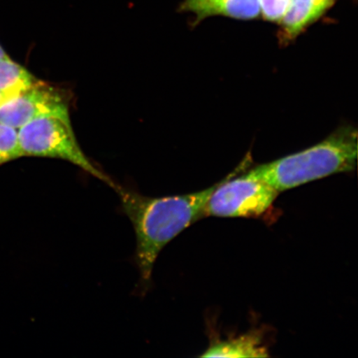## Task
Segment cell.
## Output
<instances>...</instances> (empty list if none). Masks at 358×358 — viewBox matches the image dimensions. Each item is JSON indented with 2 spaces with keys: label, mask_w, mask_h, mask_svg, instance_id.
Masks as SVG:
<instances>
[{
  "label": "cell",
  "mask_w": 358,
  "mask_h": 358,
  "mask_svg": "<svg viewBox=\"0 0 358 358\" xmlns=\"http://www.w3.org/2000/svg\"><path fill=\"white\" fill-rule=\"evenodd\" d=\"M6 96H3V94L0 93V104H1L2 101L6 99Z\"/></svg>",
  "instance_id": "cell-13"
},
{
  "label": "cell",
  "mask_w": 358,
  "mask_h": 358,
  "mask_svg": "<svg viewBox=\"0 0 358 358\" xmlns=\"http://www.w3.org/2000/svg\"><path fill=\"white\" fill-rule=\"evenodd\" d=\"M38 79L10 57L0 58V93L6 97L22 91Z\"/></svg>",
  "instance_id": "cell-9"
},
{
  "label": "cell",
  "mask_w": 358,
  "mask_h": 358,
  "mask_svg": "<svg viewBox=\"0 0 358 358\" xmlns=\"http://www.w3.org/2000/svg\"><path fill=\"white\" fill-rule=\"evenodd\" d=\"M220 182L194 194L161 198H150L114 187L120 196L122 211L136 232L134 261L143 287L149 286L157 258L165 246L204 217L206 204Z\"/></svg>",
  "instance_id": "cell-1"
},
{
  "label": "cell",
  "mask_w": 358,
  "mask_h": 358,
  "mask_svg": "<svg viewBox=\"0 0 358 358\" xmlns=\"http://www.w3.org/2000/svg\"><path fill=\"white\" fill-rule=\"evenodd\" d=\"M179 10L194 13L196 22L212 16L252 20L261 15L259 0H183Z\"/></svg>",
  "instance_id": "cell-6"
},
{
  "label": "cell",
  "mask_w": 358,
  "mask_h": 358,
  "mask_svg": "<svg viewBox=\"0 0 358 358\" xmlns=\"http://www.w3.org/2000/svg\"><path fill=\"white\" fill-rule=\"evenodd\" d=\"M44 116H69V100L61 89L40 80L0 104V122L12 128Z\"/></svg>",
  "instance_id": "cell-5"
},
{
  "label": "cell",
  "mask_w": 358,
  "mask_h": 358,
  "mask_svg": "<svg viewBox=\"0 0 358 358\" xmlns=\"http://www.w3.org/2000/svg\"><path fill=\"white\" fill-rule=\"evenodd\" d=\"M8 57L6 51L3 50L1 45H0V58Z\"/></svg>",
  "instance_id": "cell-12"
},
{
  "label": "cell",
  "mask_w": 358,
  "mask_h": 358,
  "mask_svg": "<svg viewBox=\"0 0 358 358\" xmlns=\"http://www.w3.org/2000/svg\"><path fill=\"white\" fill-rule=\"evenodd\" d=\"M20 157L16 129L0 122V165Z\"/></svg>",
  "instance_id": "cell-10"
},
{
  "label": "cell",
  "mask_w": 358,
  "mask_h": 358,
  "mask_svg": "<svg viewBox=\"0 0 358 358\" xmlns=\"http://www.w3.org/2000/svg\"><path fill=\"white\" fill-rule=\"evenodd\" d=\"M201 357H265L267 349L257 334L218 341L207 349Z\"/></svg>",
  "instance_id": "cell-8"
},
{
  "label": "cell",
  "mask_w": 358,
  "mask_h": 358,
  "mask_svg": "<svg viewBox=\"0 0 358 358\" xmlns=\"http://www.w3.org/2000/svg\"><path fill=\"white\" fill-rule=\"evenodd\" d=\"M280 192L248 176L219 183L206 204L204 217H258L270 208Z\"/></svg>",
  "instance_id": "cell-4"
},
{
  "label": "cell",
  "mask_w": 358,
  "mask_h": 358,
  "mask_svg": "<svg viewBox=\"0 0 358 358\" xmlns=\"http://www.w3.org/2000/svg\"><path fill=\"white\" fill-rule=\"evenodd\" d=\"M22 157H47L77 165L92 176L115 187L80 149L69 116H44L22 125L17 132Z\"/></svg>",
  "instance_id": "cell-3"
},
{
  "label": "cell",
  "mask_w": 358,
  "mask_h": 358,
  "mask_svg": "<svg viewBox=\"0 0 358 358\" xmlns=\"http://www.w3.org/2000/svg\"><path fill=\"white\" fill-rule=\"evenodd\" d=\"M337 0H290L289 8L280 22L285 40H293L319 20Z\"/></svg>",
  "instance_id": "cell-7"
},
{
  "label": "cell",
  "mask_w": 358,
  "mask_h": 358,
  "mask_svg": "<svg viewBox=\"0 0 358 358\" xmlns=\"http://www.w3.org/2000/svg\"><path fill=\"white\" fill-rule=\"evenodd\" d=\"M357 159V132L349 129L307 150L259 165L248 174L281 192L335 173L351 171Z\"/></svg>",
  "instance_id": "cell-2"
},
{
  "label": "cell",
  "mask_w": 358,
  "mask_h": 358,
  "mask_svg": "<svg viewBox=\"0 0 358 358\" xmlns=\"http://www.w3.org/2000/svg\"><path fill=\"white\" fill-rule=\"evenodd\" d=\"M259 3L264 20L280 24L289 10L290 0H259Z\"/></svg>",
  "instance_id": "cell-11"
}]
</instances>
